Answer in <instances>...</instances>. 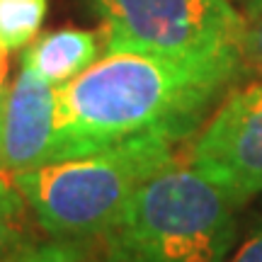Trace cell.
Segmentation results:
<instances>
[{
	"label": "cell",
	"mask_w": 262,
	"mask_h": 262,
	"mask_svg": "<svg viewBox=\"0 0 262 262\" xmlns=\"http://www.w3.org/2000/svg\"><path fill=\"white\" fill-rule=\"evenodd\" d=\"M238 78V56L110 51L56 88L49 163L97 153L143 134L187 139Z\"/></svg>",
	"instance_id": "1"
},
{
	"label": "cell",
	"mask_w": 262,
	"mask_h": 262,
	"mask_svg": "<svg viewBox=\"0 0 262 262\" xmlns=\"http://www.w3.org/2000/svg\"><path fill=\"white\" fill-rule=\"evenodd\" d=\"M238 206L178 158L131 196L97 238L100 262H226Z\"/></svg>",
	"instance_id": "2"
},
{
	"label": "cell",
	"mask_w": 262,
	"mask_h": 262,
	"mask_svg": "<svg viewBox=\"0 0 262 262\" xmlns=\"http://www.w3.org/2000/svg\"><path fill=\"white\" fill-rule=\"evenodd\" d=\"M178 143L168 134H143L10 178L49 238L97 241L141 185L178 160Z\"/></svg>",
	"instance_id": "3"
},
{
	"label": "cell",
	"mask_w": 262,
	"mask_h": 262,
	"mask_svg": "<svg viewBox=\"0 0 262 262\" xmlns=\"http://www.w3.org/2000/svg\"><path fill=\"white\" fill-rule=\"evenodd\" d=\"M110 51L163 56H238L245 27L233 0H85Z\"/></svg>",
	"instance_id": "4"
},
{
	"label": "cell",
	"mask_w": 262,
	"mask_h": 262,
	"mask_svg": "<svg viewBox=\"0 0 262 262\" xmlns=\"http://www.w3.org/2000/svg\"><path fill=\"white\" fill-rule=\"evenodd\" d=\"M185 163L214 182L233 206L262 192V80L221 97L185 153Z\"/></svg>",
	"instance_id": "5"
},
{
	"label": "cell",
	"mask_w": 262,
	"mask_h": 262,
	"mask_svg": "<svg viewBox=\"0 0 262 262\" xmlns=\"http://www.w3.org/2000/svg\"><path fill=\"white\" fill-rule=\"evenodd\" d=\"M54 117L56 88L22 58L0 107V172L15 175L49 165Z\"/></svg>",
	"instance_id": "6"
},
{
	"label": "cell",
	"mask_w": 262,
	"mask_h": 262,
	"mask_svg": "<svg viewBox=\"0 0 262 262\" xmlns=\"http://www.w3.org/2000/svg\"><path fill=\"white\" fill-rule=\"evenodd\" d=\"M100 39L88 29L63 27L37 37L25 47L22 58H27L47 83L54 88L73 80L97 61Z\"/></svg>",
	"instance_id": "7"
},
{
	"label": "cell",
	"mask_w": 262,
	"mask_h": 262,
	"mask_svg": "<svg viewBox=\"0 0 262 262\" xmlns=\"http://www.w3.org/2000/svg\"><path fill=\"white\" fill-rule=\"evenodd\" d=\"M27 199L8 172H0V262H8L19 248L32 243L27 231Z\"/></svg>",
	"instance_id": "8"
},
{
	"label": "cell",
	"mask_w": 262,
	"mask_h": 262,
	"mask_svg": "<svg viewBox=\"0 0 262 262\" xmlns=\"http://www.w3.org/2000/svg\"><path fill=\"white\" fill-rule=\"evenodd\" d=\"M47 15V0H0V44L19 51L37 39Z\"/></svg>",
	"instance_id": "9"
},
{
	"label": "cell",
	"mask_w": 262,
	"mask_h": 262,
	"mask_svg": "<svg viewBox=\"0 0 262 262\" xmlns=\"http://www.w3.org/2000/svg\"><path fill=\"white\" fill-rule=\"evenodd\" d=\"M8 262H100L97 241H68V238H49L32 241L19 248Z\"/></svg>",
	"instance_id": "10"
},
{
	"label": "cell",
	"mask_w": 262,
	"mask_h": 262,
	"mask_svg": "<svg viewBox=\"0 0 262 262\" xmlns=\"http://www.w3.org/2000/svg\"><path fill=\"white\" fill-rule=\"evenodd\" d=\"M238 61H241V78L262 80V10L245 15Z\"/></svg>",
	"instance_id": "11"
},
{
	"label": "cell",
	"mask_w": 262,
	"mask_h": 262,
	"mask_svg": "<svg viewBox=\"0 0 262 262\" xmlns=\"http://www.w3.org/2000/svg\"><path fill=\"white\" fill-rule=\"evenodd\" d=\"M226 262H262V219L241 241H235Z\"/></svg>",
	"instance_id": "12"
},
{
	"label": "cell",
	"mask_w": 262,
	"mask_h": 262,
	"mask_svg": "<svg viewBox=\"0 0 262 262\" xmlns=\"http://www.w3.org/2000/svg\"><path fill=\"white\" fill-rule=\"evenodd\" d=\"M8 95V49L0 44V107Z\"/></svg>",
	"instance_id": "13"
},
{
	"label": "cell",
	"mask_w": 262,
	"mask_h": 262,
	"mask_svg": "<svg viewBox=\"0 0 262 262\" xmlns=\"http://www.w3.org/2000/svg\"><path fill=\"white\" fill-rule=\"evenodd\" d=\"M257 10H262V0H243V17L245 15H253Z\"/></svg>",
	"instance_id": "14"
}]
</instances>
